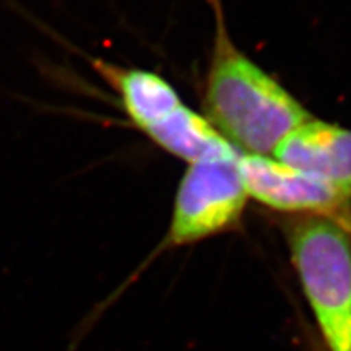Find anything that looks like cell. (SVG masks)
<instances>
[{
  "mask_svg": "<svg viewBox=\"0 0 351 351\" xmlns=\"http://www.w3.org/2000/svg\"><path fill=\"white\" fill-rule=\"evenodd\" d=\"M212 7L215 34L204 93L205 117L241 155H274L276 145L313 116L236 46L221 0H212Z\"/></svg>",
  "mask_w": 351,
  "mask_h": 351,
  "instance_id": "1",
  "label": "cell"
},
{
  "mask_svg": "<svg viewBox=\"0 0 351 351\" xmlns=\"http://www.w3.org/2000/svg\"><path fill=\"white\" fill-rule=\"evenodd\" d=\"M236 161L189 165L176 192L169 228L155 254L238 230L249 195Z\"/></svg>",
  "mask_w": 351,
  "mask_h": 351,
  "instance_id": "3",
  "label": "cell"
},
{
  "mask_svg": "<svg viewBox=\"0 0 351 351\" xmlns=\"http://www.w3.org/2000/svg\"><path fill=\"white\" fill-rule=\"evenodd\" d=\"M95 69L119 93L127 117L138 130L150 129L182 104L174 86L150 70L119 67L106 60H95Z\"/></svg>",
  "mask_w": 351,
  "mask_h": 351,
  "instance_id": "7",
  "label": "cell"
},
{
  "mask_svg": "<svg viewBox=\"0 0 351 351\" xmlns=\"http://www.w3.org/2000/svg\"><path fill=\"white\" fill-rule=\"evenodd\" d=\"M274 156L351 197V129L313 117L289 132L276 145Z\"/></svg>",
  "mask_w": 351,
  "mask_h": 351,
  "instance_id": "5",
  "label": "cell"
},
{
  "mask_svg": "<svg viewBox=\"0 0 351 351\" xmlns=\"http://www.w3.org/2000/svg\"><path fill=\"white\" fill-rule=\"evenodd\" d=\"M289 261L326 351H351V228L326 217H287Z\"/></svg>",
  "mask_w": 351,
  "mask_h": 351,
  "instance_id": "2",
  "label": "cell"
},
{
  "mask_svg": "<svg viewBox=\"0 0 351 351\" xmlns=\"http://www.w3.org/2000/svg\"><path fill=\"white\" fill-rule=\"evenodd\" d=\"M153 143L187 165L236 161L241 153L223 137L207 117L186 104L143 132Z\"/></svg>",
  "mask_w": 351,
  "mask_h": 351,
  "instance_id": "6",
  "label": "cell"
},
{
  "mask_svg": "<svg viewBox=\"0 0 351 351\" xmlns=\"http://www.w3.org/2000/svg\"><path fill=\"white\" fill-rule=\"evenodd\" d=\"M241 181L249 199L287 217H326L351 228V197L317 176L270 155H239Z\"/></svg>",
  "mask_w": 351,
  "mask_h": 351,
  "instance_id": "4",
  "label": "cell"
}]
</instances>
